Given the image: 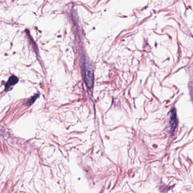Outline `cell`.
I'll return each instance as SVG.
<instances>
[{"label":"cell","instance_id":"6da1fadb","mask_svg":"<svg viewBox=\"0 0 193 193\" xmlns=\"http://www.w3.org/2000/svg\"><path fill=\"white\" fill-rule=\"evenodd\" d=\"M84 77L87 86L92 88L93 83V71L92 66L90 65H85L84 67Z\"/></svg>","mask_w":193,"mask_h":193},{"label":"cell","instance_id":"7a4b0ae2","mask_svg":"<svg viewBox=\"0 0 193 193\" xmlns=\"http://www.w3.org/2000/svg\"><path fill=\"white\" fill-rule=\"evenodd\" d=\"M18 81V78L17 77H15V76H12V77H10L7 81L6 84L5 90H7L9 88H10L12 86H13L17 83Z\"/></svg>","mask_w":193,"mask_h":193},{"label":"cell","instance_id":"3957f363","mask_svg":"<svg viewBox=\"0 0 193 193\" xmlns=\"http://www.w3.org/2000/svg\"><path fill=\"white\" fill-rule=\"evenodd\" d=\"M170 125L173 128L176 127V112H174V109L172 110V113L170 115Z\"/></svg>","mask_w":193,"mask_h":193}]
</instances>
